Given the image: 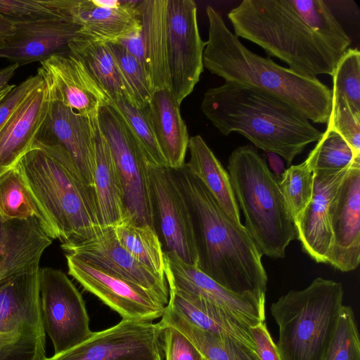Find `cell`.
I'll list each match as a JSON object with an SVG mask.
<instances>
[{
    "mask_svg": "<svg viewBox=\"0 0 360 360\" xmlns=\"http://www.w3.org/2000/svg\"><path fill=\"white\" fill-rule=\"evenodd\" d=\"M161 333L159 323L122 319L44 360H162Z\"/></svg>",
    "mask_w": 360,
    "mask_h": 360,
    "instance_id": "obj_12",
    "label": "cell"
},
{
    "mask_svg": "<svg viewBox=\"0 0 360 360\" xmlns=\"http://www.w3.org/2000/svg\"><path fill=\"white\" fill-rule=\"evenodd\" d=\"M51 243L37 218L6 219L0 215V283L39 270L41 255Z\"/></svg>",
    "mask_w": 360,
    "mask_h": 360,
    "instance_id": "obj_22",
    "label": "cell"
},
{
    "mask_svg": "<svg viewBox=\"0 0 360 360\" xmlns=\"http://www.w3.org/2000/svg\"><path fill=\"white\" fill-rule=\"evenodd\" d=\"M360 160L346 141L335 131L327 127L305 162L313 171H340Z\"/></svg>",
    "mask_w": 360,
    "mask_h": 360,
    "instance_id": "obj_34",
    "label": "cell"
},
{
    "mask_svg": "<svg viewBox=\"0 0 360 360\" xmlns=\"http://www.w3.org/2000/svg\"><path fill=\"white\" fill-rule=\"evenodd\" d=\"M167 30L169 90L180 105L193 91L204 68L205 41L200 35L193 0H167Z\"/></svg>",
    "mask_w": 360,
    "mask_h": 360,
    "instance_id": "obj_10",
    "label": "cell"
},
{
    "mask_svg": "<svg viewBox=\"0 0 360 360\" xmlns=\"http://www.w3.org/2000/svg\"><path fill=\"white\" fill-rule=\"evenodd\" d=\"M266 158L270 167L277 176H280L285 171L284 164L281 157L274 153H267Z\"/></svg>",
    "mask_w": 360,
    "mask_h": 360,
    "instance_id": "obj_49",
    "label": "cell"
},
{
    "mask_svg": "<svg viewBox=\"0 0 360 360\" xmlns=\"http://www.w3.org/2000/svg\"><path fill=\"white\" fill-rule=\"evenodd\" d=\"M14 167L62 244L87 238L103 229L94 191L69 158L32 148Z\"/></svg>",
    "mask_w": 360,
    "mask_h": 360,
    "instance_id": "obj_5",
    "label": "cell"
},
{
    "mask_svg": "<svg viewBox=\"0 0 360 360\" xmlns=\"http://www.w3.org/2000/svg\"><path fill=\"white\" fill-rule=\"evenodd\" d=\"M158 323L171 326L185 335L205 360H259L257 353L243 343L204 330L167 306Z\"/></svg>",
    "mask_w": 360,
    "mask_h": 360,
    "instance_id": "obj_30",
    "label": "cell"
},
{
    "mask_svg": "<svg viewBox=\"0 0 360 360\" xmlns=\"http://www.w3.org/2000/svg\"><path fill=\"white\" fill-rule=\"evenodd\" d=\"M155 214L158 215L166 251L198 267L199 254L191 207L172 169L149 162Z\"/></svg>",
    "mask_w": 360,
    "mask_h": 360,
    "instance_id": "obj_14",
    "label": "cell"
},
{
    "mask_svg": "<svg viewBox=\"0 0 360 360\" xmlns=\"http://www.w3.org/2000/svg\"><path fill=\"white\" fill-rule=\"evenodd\" d=\"M115 43L121 45L130 55L135 58L143 67L148 76L141 28L121 37Z\"/></svg>",
    "mask_w": 360,
    "mask_h": 360,
    "instance_id": "obj_46",
    "label": "cell"
},
{
    "mask_svg": "<svg viewBox=\"0 0 360 360\" xmlns=\"http://www.w3.org/2000/svg\"><path fill=\"white\" fill-rule=\"evenodd\" d=\"M188 150L190 159L184 166L204 184L227 214L241 223L229 175L214 153L200 135L190 137Z\"/></svg>",
    "mask_w": 360,
    "mask_h": 360,
    "instance_id": "obj_29",
    "label": "cell"
},
{
    "mask_svg": "<svg viewBox=\"0 0 360 360\" xmlns=\"http://www.w3.org/2000/svg\"><path fill=\"white\" fill-rule=\"evenodd\" d=\"M98 127L107 140L122 186L125 217L155 228V210L148 170L149 160L117 110L101 108Z\"/></svg>",
    "mask_w": 360,
    "mask_h": 360,
    "instance_id": "obj_8",
    "label": "cell"
},
{
    "mask_svg": "<svg viewBox=\"0 0 360 360\" xmlns=\"http://www.w3.org/2000/svg\"><path fill=\"white\" fill-rule=\"evenodd\" d=\"M332 94L342 96L351 111L360 118V52L348 49L333 75Z\"/></svg>",
    "mask_w": 360,
    "mask_h": 360,
    "instance_id": "obj_38",
    "label": "cell"
},
{
    "mask_svg": "<svg viewBox=\"0 0 360 360\" xmlns=\"http://www.w3.org/2000/svg\"><path fill=\"white\" fill-rule=\"evenodd\" d=\"M120 243L137 259L161 278H165L164 252L155 229L124 217L113 227Z\"/></svg>",
    "mask_w": 360,
    "mask_h": 360,
    "instance_id": "obj_33",
    "label": "cell"
},
{
    "mask_svg": "<svg viewBox=\"0 0 360 360\" xmlns=\"http://www.w3.org/2000/svg\"><path fill=\"white\" fill-rule=\"evenodd\" d=\"M259 360H282L277 345L273 341L265 321L250 328Z\"/></svg>",
    "mask_w": 360,
    "mask_h": 360,
    "instance_id": "obj_45",
    "label": "cell"
},
{
    "mask_svg": "<svg viewBox=\"0 0 360 360\" xmlns=\"http://www.w3.org/2000/svg\"><path fill=\"white\" fill-rule=\"evenodd\" d=\"M68 46L70 52L82 63L108 98L122 96L131 101L107 43L78 34Z\"/></svg>",
    "mask_w": 360,
    "mask_h": 360,
    "instance_id": "obj_31",
    "label": "cell"
},
{
    "mask_svg": "<svg viewBox=\"0 0 360 360\" xmlns=\"http://www.w3.org/2000/svg\"><path fill=\"white\" fill-rule=\"evenodd\" d=\"M161 327V344L165 360H205L181 333L171 326Z\"/></svg>",
    "mask_w": 360,
    "mask_h": 360,
    "instance_id": "obj_43",
    "label": "cell"
},
{
    "mask_svg": "<svg viewBox=\"0 0 360 360\" xmlns=\"http://www.w3.org/2000/svg\"><path fill=\"white\" fill-rule=\"evenodd\" d=\"M46 336L23 330L0 333V360H44Z\"/></svg>",
    "mask_w": 360,
    "mask_h": 360,
    "instance_id": "obj_40",
    "label": "cell"
},
{
    "mask_svg": "<svg viewBox=\"0 0 360 360\" xmlns=\"http://www.w3.org/2000/svg\"><path fill=\"white\" fill-rule=\"evenodd\" d=\"M15 86V85H14L13 87L6 90L5 91H4L3 93H1L0 94V100L2 99L11 89H13L14 87Z\"/></svg>",
    "mask_w": 360,
    "mask_h": 360,
    "instance_id": "obj_50",
    "label": "cell"
},
{
    "mask_svg": "<svg viewBox=\"0 0 360 360\" xmlns=\"http://www.w3.org/2000/svg\"><path fill=\"white\" fill-rule=\"evenodd\" d=\"M61 248L67 253L141 285L157 295L167 306L169 300L167 280L136 259L117 240L113 228L103 229L95 235L72 243L61 244Z\"/></svg>",
    "mask_w": 360,
    "mask_h": 360,
    "instance_id": "obj_19",
    "label": "cell"
},
{
    "mask_svg": "<svg viewBox=\"0 0 360 360\" xmlns=\"http://www.w3.org/2000/svg\"><path fill=\"white\" fill-rule=\"evenodd\" d=\"M332 243L328 264L348 272L360 262V160L352 163L328 209Z\"/></svg>",
    "mask_w": 360,
    "mask_h": 360,
    "instance_id": "obj_17",
    "label": "cell"
},
{
    "mask_svg": "<svg viewBox=\"0 0 360 360\" xmlns=\"http://www.w3.org/2000/svg\"><path fill=\"white\" fill-rule=\"evenodd\" d=\"M0 15L13 25L62 19L44 0H0Z\"/></svg>",
    "mask_w": 360,
    "mask_h": 360,
    "instance_id": "obj_42",
    "label": "cell"
},
{
    "mask_svg": "<svg viewBox=\"0 0 360 360\" xmlns=\"http://www.w3.org/2000/svg\"><path fill=\"white\" fill-rule=\"evenodd\" d=\"M39 284L44 329L55 354L67 351L88 339L93 332L82 295L61 271L40 268Z\"/></svg>",
    "mask_w": 360,
    "mask_h": 360,
    "instance_id": "obj_9",
    "label": "cell"
},
{
    "mask_svg": "<svg viewBox=\"0 0 360 360\" xmlns=\"http://www.w3.org/2000/svg\"><path fill=\"white\" fill-rule=\"evenodd\" d=\"M14 34L0 45V58L22 66L40 63L70 52L69 43L78 35V27L60 18L20 23Z\"/></svg>",
    "mask_w": 360,
    "mask_h": 360,
    "instance_id": "obj_20",
    "label": "cell"
},
{
    "mask_svg": "<svg viewBox=\"0 0 360 360\" xmlns=\"http://www.w3.org/2000/svg\"><path fill=\"white\" fill-rule=\"evenodd\" d=\"M179 107L170 90L163 89L155 91L144 108L167 168L173 170L184 166L190 139Z\"/></svg>",
    "mask_w": 360,
    "mask_h": 360,
    "instance_id": "obj_25",
    "label": "cell"
},
{
    "mask_svg": "<svg viewBox=\"0 0 360 360\" xmlns=\"http://www.w3.org/2000/svg\"><path fill=\"white\" fill-rule=\"evenodd\" d=\"M94 191L101 226L113 228L125 217L124 193L110 146L98 127L96 136Z\"/></svg>",
    "mask_w": 360,
    "mask_h": 360,
    "instance_id": "obj_28",
    "label": "cell"
},
{
    "mask_svg": "<svg viewBox=\"0 0 360 360\" xmlns=\"http://www.w3.org/2000/svg\"><path fill=\"white\" fill-rule=\"evenodd\" d=\"M167 306L195 326L216 335L238 341L257 353L250 326L224 309L170 288Z\"/></svg>",
    "mask_w": 360,
    "mask_h": 360,
    "instance_id": "obj_26",
    "label": "cell"
},
{
    "mask_svg": "<svg viewBox=\"0 0 360 360\" xmlns=\"http://www.w3.org/2000/svg\"><path fill=\"white\" fill-rule=\"evenodd\" d=\"M111 103L120 113L132 133L141 144L149 162L153 165L167 167V165L157 143L145 108H140L125 97H108Z\"/></svg>",
    "mask_w": 360,
    "mask_h": 360,
    "instance_id": "obj_35",
    "label": "cell"
},
{
    "mask_svg": "<svg viewBox=\"0 0 360 360\" xmlns=\"http://www.w3.org/2000/svg\"><path fill=\"white\" fill-rule=\"evenodd\" d=\"M278 184L289 212L295 221L311 199L313 173L305 161L291 165L278 176Z\"/></svg>",
    "mask_w": 360,
    "mask_h": 360,
    "instance_id": "obj_37",
    "label": "cell"
},
{
    "mask_svg": "<svg viewBox=\"0 0 360 360\" xmlns=\"http://www.w3.org/2000/svg\"><path fill=\"white\" fill-rule=\"evenodd\" d=\"M15 32V25L0 15V45L8 40Z\"/></svg>",
    "mask_w": 360,
    "mask_h": 360,
    "instance_id": "obj_48",
    "label": "cell"
},
{
    "mask_svg": "<svg viewBox=\"0 0 360 360\" xmlns=\"http://www.w3.org/2000/svg\"><path fill=\"white\" fill-rule=\"evenodd\" d=\"M208 40L203 65L226 82L254 86L290 103L314 123L328 124L332 90L317 78H308L247 49L226 27L221 14L206 8Z\"/></svg>",
    "mask_w": 360,
    "mask_h": 360,
    "instance_id": "obj_4",
    "label": "cell"
},
{
    "mask_svg": "<svg viewBox=\"0 0 360 360\" xmlns=\"http://www.w3.org/2000/svg\"><path fill=\"white\" fill-rule=\"evenodd\" d=\"M228 18L236 36L308 78L333 76L351 44L323 0H243Z\"/></svg>",
    "mask_w": 360,
    "mask_h": 360,
    "instance_id": "obj_1",
    "label": "cell"
},
{
    "mask_svg": "<svg viewBox=\"0 0 360 360\" xmlns=\"http://www.w3.org/2000/svg\"><path fill=\"white\" fill-rule=\"evenodd\" d=\"M173 172L191 210L198 268L231 292L266 300L268 277L262 255L245 226L228 215L185 166Z\"/></svg>",
    "mask_w": 360,
    "mask_h": 360,
    "instance_id": "obj_2",
    "label": "cell"
},
{
    "mask_svg": "<svg viewBox=\"0 0 360 360\" xmlns=\"http://www.w3.org/2000/svg\"><path fill=\"white\" fill-rule=\"evenodd\" d=\"M164 259L169 288L214 304L250 327L265 321L264 300L227 290L198 267L184 262L173 252L165 251Z\"/></svg>",
    "mask_w": 360,
    "mask_h": 360,
    "instance_id": "obj_16",
    "label": "cell"
},
{
    "mask_svg": "<svg viewBox=\"0 0 360 360\" xmlns=\"http://www.w3.org/2000/svg\"><path fill=\"white\" fill-rule=\"evenodd\" d=\"M0 215L6 219L35 217L47 235L56 239L49 221L15 167L0 176Z\"/></svg>",
    "mask_w": 360,
    "mask_h": 360,
    "instance_id": "obj_32",
    "label": "cell"
},
{
    "mask_svg": "<svg viewBox=\"0 0 360 360\" xmlns=\"http://www.w3.org/2000/svg\"><path fill=\"white\" fill-rule=\"evenodd\" d=\"M97 129L98 122L94 123L50 96L46 115L32 148L69 158L86 184L94 189Z\"/></svg>",
    "mask_w": 360,
    "mask_h": 360,
    "instance_id": "obj_11",
    "label": "cell"
},
{
    "mask_svg": "<svg viewBox=\"0 0 360 360\" xmlns=\"http://www.w3.org/2000/svg\"><path fill=\"white\" fill-rule=\"evenodd\" d=\"M49 103V88L43 79L1 129L0 176L14 167L32 149L37 131L46 115Z\"/></svg>",
    "mask_w": 360,
    "mask_h": 360,
    "instance_id": "obj_23",
    "label": "cell"
},
{
    "mask_svg": "<svg viewBox=\"0 0 360 360\" xmlns=\"http://www.w3.org/2000/svg\"><path fill=\"white\" fill-rule=\"evenodd\" d=\"M107 44L122 75L131 102L140 108H146L153 91L145 69L121 45L112 42Z\"/></svg>",
    "mask_w": 360,
    "mask_h": 360,
    "instance_id": "obj_36",
    "label": "cell"
},
{
    "mask_svg": "<svg viewBox=\"0 0 360 360\" xmlns=\"http://www.w3.org/2000/svg\"><path fill=\"white\" fill-rule=\"evenodd\" d=\"M231 184L245 219V227L262 255L283 258L297 239L295 221L278 184L255 147L236 148L227 165Z\"/></svg>",
    "mask_w": 360,
    "mask_h": 360,
    "instance_id": "obj_6",
    "label": "cell"
},
{
    "mask_svg": "<svg viewBox=\"0 0 360 360\" xmlns=\"http://www.w3.org/2000/svg\"><path fill=\"white\" fill-rule=\"evenodd\" d=\"M200 108L223 135L240 133L255 148L278 155L289 165L323 134L281 98L233 82L207 89Z\"/></svg>",
    "mask_w": 360,
    "mask_h": 360,
    "instance_id": "obj_3",
    "label": "cell"
},
{
    "mask_svg": "<svg viewBox=\"0 0 360 360\" xmlns=\"http://www.w3.org/2000/svg\"><path fill=\"white\" fill-rule=\"evenodd\" d=\"M40 63L37 73L46 83L50 96L97 123L99 110L109 99L82 63L68 52Z\"/></svg>",
    "mask_w": 360,
    "mask_h": 360,
    "instance_id": "obj_18",
    "label": "cell"
},
{
    "mask_svg": "<svg viewBox=\"0 0 360 360\" xmlns=\"http://www.w3.org/2000/svg\"><path fill=\"white\" fill-rule=\"evenodd\" d=\"M60 18L78 27V34L104 43L141 28L134 0H44Z\"/></svg>",
    "mask_w": 360,
    "mask_h": 360,
    "instance_id": "obj_15",
    "label": "cell"
},
{
    "mask_svg": "<svg viewBox=\"0 0 360 360\" xmlns=\"http://www.w3.org/2000/svg\"><path fill=\"white\" fill-rule=\"evenodd\" d=\"M136 8L141 25L150 86L169 89L167 60V0H138Z\"/></svg>",
    "mask_w": 360,
    "mask_h": 360,
    "instance_id": "obj_27",
    "label": "cell"
},
{
    "mask_svg": "<svg viewBox=\"0 0 360 360\" xmlns=\"http://www.w3.org/2000/svg\"><path fill=\"white\" fill-rule=\"evenodd\" d=\"M65 257L68 274L122 319L153 321L162 316L166 306L151 291L75 255Z\"/></svg>",
    "mask_w": 360,
    "mask_h": 360,
    "instance_id": "obj_13",
    "label": "cell"
},
{
    "mask_svg": "<svg viewBox=\"0 0 360 360\" xmlns=\"http://www.w3.org/2000/svg\"><path fill=\"white\" fill-rule=\"evenodd\" d=\"M39 271L19 274L0 283V333L23 330L46 336Z\"/></svg>",
    "mask_w": 360,
    "mask_h": 360,
    "instance_id": "obj_24",
    "label": "cell"
},
{
    "mask_svg": "<svg viewBox=\"0 0 360 360\" xmlns=\"http://www.w3.org/2000/svg\"><path fill=\"white\" fill-rule=\"evenodd\" d=\"M327 127L338 132L360 156V118L351 111L347 101L340 96H332V108Z\"/></svg>",
    "mask_w": 360,
    "mask_h": 360,
    "instance_id": "obj_41",
    "label": "cell"
},
{
    "mask_svg": "<svg viewBox=\"0 0 360 360\" xmlns=\"http://www.w3.org/2000/svg\"><path fill=\"white\" fill-rule=\"evenodd\" d=\"M18 67L17 64L12 63L0 70V94L14 86V84H8V82Z\"/></svg>",
    "mask_w": 360,
    "mask_h": 360,
    "instance_id": "obj_47",
    "label": "cell"
},
{
    "mask_svg": "<svg viewBox=\"0 0 360 360\" xmlns=\"http://www.w3.org/2000/svg\"><path fill=\"white\" fill-rule=\"evenodd\" d=\"M343 295L340 283L318 277L271 304L282 360L323 359L344 305Z\"/></svg>",
    "mask_w": 360,
    "mask_h": 360,
    "instance_id": "obj_7",
    "label": "cell"
},
{
    "mask_svg": "<svg viewBox=\"0 0 360 360\" xmlns=\"http://www.w3.org/2000/svg\"><path fill=\"white\" fill-rule=\"evenodd\" d=\"M42 80L39 73L29 77L18 85H15L0 100V131L20 103Z\"/></svg>",
    "mask_w": 360,
    "mask_h": 360,
    "instance_id": "obj_44",
    "label": "cell"
},
{
    "mask_svg": "<svg viewBox=\"0 0 360 360\" xmlns=\"http://www.w3.org/2000/svg\"><path fill=\"white\" fill-rule=\"evenodd\" d=\"M322 360H360V341L354 311L343 305Z\"/></svg>",
    "mask_w": 360,
    "mask_h": 360,
    "instance_id": "obj_39",
    "label": "cell"
},
{
    "mask_svg": "<svg viewBox=\"0 0 360 360\" xmlns=\"http://www.w3.org/2000/svg\"><path fill=\"white\" fill-rule=\"evenodd\" d=\"M350 166L337 172L313 171L311 199L295 221L303 251L318 263H328L332 243L328 209Z\"/></svg>",
    "mask_w": 360,
    "mask_h": 360,
    "instance_id": "obj_21",
    "label": "cell"
}]
</instances>
